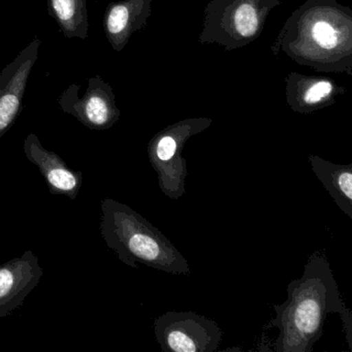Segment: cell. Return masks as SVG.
I'll return each instance as SVG.
<instances>
[{
	"label": "cell",
	"mask_w": 352,
	"mask_h": 352,
	"mask_svg": "<svg viewBox=\"0 0 352 352\" xmlns=\"http://www.w3.org/2000/svg\"><path fill=\"white\" fill-rule=\"evenodd\" d=\"M48 13L67 38H88L87 1L86 0H46Z\"/></svg>",
	"instance_id": "cell-14"
},
{
	"label": "cell",
	"mask_w": 352,
	"mask_h": 352,
	"mask_svg": "<svg viewBox=\"0 0 352 352\" xmlns=\"http://www.w3.org/2000/svg\"><path fill=\"white\" fill-rule=\"evenodd\" d=\"M153 327L166 352H214L222 341L219 325L192 311H168L155 319Z\"/></svg>",
	"instance_id": "cell-6"
},
{
	"label": "cell",
	"mask_w": 352,
	"mask_h": 352,
	"mask_svg": "<svg viewBox=\"0 0 352 352\" xmlns=\"http://www.w3.org/2000/svg\"><path fill=\"white\" fill-rule=\"evenodd\" d=\"M287 298L274 305L276 317L267 327L279 331L273 351L311 352L323 333L327 315L345 306L329 261L320 252L309 256L302 275L286 288Z\"/></svg>",
	"instance_id": "cell-2"
},
{
	"label": "cell",
	"mask_w": 352,
	"mask_h": 352,
	"mask_svg": "<svg viewBox=\"0 0 352 352\" xmlns=\"http://www.w3.org/2000/svg\"><path fill=\"white\" fill-rule=\"evenodd\" d=\"M42 42L34 38L0 72V139L21 115L28 79L38 60Z\"/></svg>",
	"instance_id": "cell-8"
},
{
	"label": "cell",
	"mask_w": 352,
	"mask_h": 352,
	"mask_svg": "<svg viewBox=\"0 0 352 352\" xmlns=\"http://www.w3.org/2000/svg\"><path fill=\"white\" fill-rule=\"evenodd\" d=\"M208 117H193L177 121L158 131L147 146L148 157L158 177V186L164 195L178 201L186 192L187 160L182 156L187 142L211 126Z\"/></svg>",
	"instance_id": "cell-5"
},
{
	"label": "cell",
	"mask_w": 352,
	"mask_h": 352,
	"mask_svg": "<svg viewBox=\"0 0 352 352\" xmlns=\"http://www.w3.org/2000/svg\"><path fill=\"white\" fill-rule=\"evenodd\" d=\"M80 88L79 84L73 83L60 94L57 100L61 110L92 131H106L114 126L121 112L112 86L96 75L88 80L87 89L82 98Z\"/></svg>",
	"instance_id": "cell-7"
},
{
	"label": "cell",
	"mask_w": 352,
	"mask_h": 352,
	"mask_svg": "<svg viewBox=\"0 0 352 352\" xmlns=\"http://www.w3.org/2000/svg\"><path fill=\"white\" fill-rule=\"evenodd\" d=\"M100 234L119 261L133 269L140 263L172 275H190L182 253L141 214L109 197L100 201Z\"/></svg>",
	"instance_id": "cell-3"
},
{
	"label": "cell",
	"mask_w": 352,
	"mask_h": 352,
	"mask_svg": "<svg viewBox=\"0 0 352 352\" xmlns=\"http://www.w3.org/2000/svg\"><path fill=\"white\" fill-rule=\"evenodd\" d=\"M153 0H122L107 7L104 30L113 50L121 52L133 34L147 26Z\"/></svg>",
	"instance_id": "cell-12"
},
{
	"label": "cell",
	"mask_w": 352,
	"mask_h": 352,
	"mask_svg": "<svg viewBox=\"0 0 352 352\" xmlns=\"http://www.w3.org/2000/svg\"><path fill=\"white\" fill-rule=\"evenodd\" d=\"M23 149L28 160L38 166L51 195L77 199L83 183L82 172L69 168L60 156L47 150L34 133L26 137Z\"/></svg>",
	"instance_id": "cell-10"
},
{
	"label": "cell",
	"mask_w": 352,
	"mask_h": 352,
	"mask_svg": "<svg viewBox=\"0 0 352 352\" xmlns=\"http://www.w3.org/2000/svg\"><path fill=\"white\" fill-rule=\"evenodd\" d=\"M340 316H341L342 322H343L344 333L346 336V342H347L349 349L352 351V314L350 309L347 307H343L340 311Z\"/></svg>",
	"instance_id": "cell-15"
},
{
	"label": "cell",
	"mask_w": 352,
	"mask_h": 352,
	"mask_svg": "<svg viewBox=\"0 0 352 352\" xmlns=\"http://www.w3.org/2000/svg\"><path fill=\"white\" fill-rule=\"evenodd\" d=\"M280 0H211L204 11L199 42L234 51L252 44L263 34Z\"/></svg>",
	"instance_id": "cell-4"
},
{
	"label": "cell",
	"mask_w": 352,
	"mask_h": 352,
	"mask_svg": "<svg viewBox=\"0 0 352 352\" xmlns=\"http://www.w3.org/2000/svg\"><path fill=\"white\" fill-rule=\"evenodd\" d=\"M272 52L318 73L352 76V10L337 0H306L286 20Z\"/></svg>",
	"instance_id": "cell-1"
},
{
	"label": "cell",
	"mask_w": 352,
	"mask_h": 352,
	"mask_svg": "<svg viewBox=\"0 0 352 352\" xmlns=\"http://www.w3.org/2000/svg\"><path fill=\"white\" fill-rule=\"evenodd\" d=\"M346 89L331 78L314 77L290 72L285 78L286 104L298 114H311L336 104Z\"/></svg>",
	"instance_id": "cell-11"
},
{
	"label": "cell",
	"mask_w": 352,
	"mask_h": 352,
	"mask_svg": "<svg viewBox=\"0 0 352 352\" xmlns=\"http://www.w3.org/2000/svg\"><path fill=\"white\" fill-rule=\"evenodd\" d=\"M308 160L336 205L352 220V164H333L314 154H309Z\"/></svg>",
	"instance_id": "cell-13"
},
{
	"label": "cell",
	"mask_w": 352,
	"mask_h": 352,
	"mask_svg": "<svg viewBox=\"0 0 352 352\" xmlns=\"http://www.w3.org/2000/svg\"><path fill=\"white\" fill-rule=\"evenodd\" d=\"M44 275L38 256L25 251L0 265V318L7 317L23 305L28 294Z\"/></svg>",
	"instance_id": "cell-9"
}]
</instances>
